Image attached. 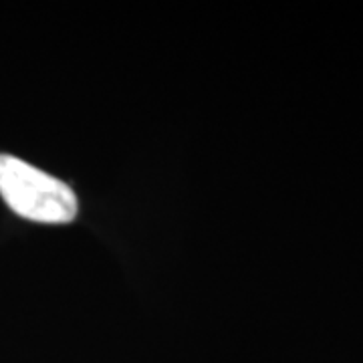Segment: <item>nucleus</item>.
<instances>
[{"instance_id":"1","label":"nucleus","mask_w":363,"mask_h":363,"mask_svg":"<svg viewBox=\"0 0 363 363\" xmlns=\"http://www.w3.org/2000/svg\"><path fill=\"white\" fill-rule=\"evenodd\" d=\"M0 196L26 220L65 224L77 216V198L65 182L9 154H0Z\"/></svg>"}]
</instances>
